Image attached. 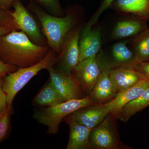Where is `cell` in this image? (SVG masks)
<instances>
[{
    "instance_id": "3957f363",
    "label": "cell",
    "mask_w": 149,
    "mask_h": 149,
    "mask_svg": "<svg viewBox=\"0 0 149 149\" xmlns=\"http://www.w3.org/2000/svg\"><path fill=\"white\" fill-rule=\"evenodd\" d=\"M33 11L41 22L48 46L58 54L68 33L76 27V18L71 14L63 17L52 16L37 8Z\"/></svg>"
},
{
    "instance_id": "d6986e66",
    "label": "cell",
    "mask_w": 149,
    "mask_h": 149,
    "mask_svg": "<svg viewBox=\"0 0 149 149\" xmlns=\"http://www.w3.org/2000/svg\"><path fill=\"white\" fill-rule=\"evenodd\" d=\"M65 101L52 82L47 83L41 88L32 101V105L47 107L56 105Z\"/></svg>"
},
{
    "instance_id": "ffe728a7",
    "label": "cell",
    "mask_w": 149,
    "mask_h": 149,
    "mask_svg": "<svg viewBox=\"0 0 149 149\" xmlns=\"http://www.w3.org/2000/svg\"><path fill=\"white\" fill-rule=\"evenodd\" d=\"M128 45L133 52L137 62L149 61V28L128 40Z\"/></svg>"
},
{
    "instance_id": "4dcf8cb0",
    "label": "cell",
    "mask_w": 149,
    "mask_h": 149,
    "mask_svg": "<svg viewBox=\"0 0 149 149\" xmlns=\"http://www.w3.org/2000/svg\"></svg>"
},
{
    "instance_id": "5bb4252c",
    "label": "cell",
    "mask_w": 149,
    "mask_h": 149,
    "mask_svg": "<svg viewBox=\"0 0 149 149\" xmlns=\"http://www.w3.org/2000/svg\"><path fill=\"white\" fill-rule=\"evenodd\" d=\"M149 87L148 80L142 79L135 85L118 93L112 100L105 103L109 113L116 116L125 105L139 97Z\"/></svg>"
},
{
    "instance_id": "83f0119b",
    "label": "cell",
    "mask_w": 149,
    "mask_h": 149,
    "mask_svg": "<svg viewBox=\"0 0 149 149\" xmlns=\"http://www.w3.org/2000/svg\"><path fill=\"white\" fill-rule=\"evenodd\" d=\"M3 77H0V115L7 109L8 106L6 95L2 89Z\"/></svg>"
},
{
    "instance_id": "4316f807",
    "label": "cell",
    "mask_w": 149,
    "mask_h": 149,
    "mask_svg": "<svg viewBox=\"0 0 149 149\" xmlns=\"http://www.w3.org/2000/svg\"><path fill=\"white\" fill-rule=\"evenodd\" d=\"M18 68L15 65L4 62L0 59V77H3L7 74L15 72Z\"/></svg>"
},
{
    "instance_id": "6da1fadb",
    "label": "cell",
    "mask_w": 149,
    "mask_h": 149,
    "mask_svg": "<svg viewBox=\"0 0 149 149\" xmlns=\"http://www.w3.org/2000/svg\"><path fill=\"white\" fill-rule=\"evenodd\" d=\"M49 49V46L35 44L21 30H12L0 38V59L18 68L37 64L45 58Z\"/></svg>"
},
{
    "instance_id": "8992f818",
    "label": "cell",
    "mask_w": 149,
    "mask_h": 149,
    "mask_svg": "<svg viewBox=\"0 0 149 149\" xmlns=\"http://www.w3.org/2000/svg\"><path fill=\"white\" fill-rule=\"evenodd\" d=\"M81 25L76 26L67 35L62 45L60 52L57 57L55 68L67 74L73 73L79 63V40Z\"/></svg>"
},
{
    "instance_id": "ba28073f",
    "label": "cell",
    "mask_w": 149,
    "mask_h": 149,
    "mask_svg": "<svg viewBox=\"0 0 149 149\" xmlns=\"http://www.w3.org/2000/svg\"><path fill=\"white\" fill-rule=\"evenodd\" d=\"M47 70L49 74L50 80L65 101L85 97L73 73L65 74L54 66L49 67Z\"/></svg>"
},
{
    "instance_id": "277c9868",
    "label": "cell",
    "mask_w": 149,
    "mask_h": 149,
    "mask_svg": "<svg viewBox=\"0 0 149 149\" xmlns=\"http://www.w3.org/2000/svg\"><path fill=\"white\" fill-rule=\"evenodd\" d=\"M96 104L89 95L83 98L69 100L50 107L36 111L33 117L40 124L47 127L50 135L57 133L61 123L67 116L84 107Z\"/></svg>"
},
{
    "instance_id": "8fae6325",
    "label": "cell",
    "mask_w": 149,
    "mask_h": 149,
    "mask_svg": "<svg viewBox=\"0 0 149 149\" xmlns=\"http://www.w3.org/2000/svg\"><path fill=\"white\" fill-rule=\"evenodd\" d=\"M14 10L11 15L18 26L19 29L24 32L32 42L41 46L45 42L38 24L22 3L15 0L13 4Z\"/></svg>"
},
{
    "instance_id": "2e32d148",
    "label": "cell",
    "mask_w": 149,
    "mask_h": 149,
    "mask_svg": "<svg viewBox=\"0 0 149 149\" xmlns=\"http://www.w3.org/2000/svg\"><path fill=\"white\" fill-rule=\"evenodd\" d=\"M117 95L108 72L103 69L89 95L96 104H105L111 101Z\"/></svg>"
},
{
    "instance_id": "f1b7e54d",
    "label": "cell",
    "mask_w": 149,
    "mask_h": 149,
    "mask_svg": "<svg viewBox=\"0 0 149 149\" xmlns=\"http://www.w3.org/2000/svg\"><path fill=\"white\" fill-rule=\"evenodd\" d=\"M15 0H0V9L8 10L10 6Z\"/></svg>"
},
{
    "instance_id": "30bf717a",
    "label": "cell",
    "mask_w": 149,
    "mask_h": 149,
    "mask_svg": "<svg viewBox=\"0 0 149 149\" xmlns=\"http://www.w3.org/2000/svg\"><path fill=\"white\" fill-rule=\"evenodd\" d=\"M102 70L97 56L80 62L74 68L73 74L85 97L92 92Z\"/></svg>"
},
{
    "instance_id": "5b68a950",
    "label": "cell",
    "mask_w": 149,
    "mask_h": 149,
    "mask_svg": "<svg viewBox=\"0 0 149 149\" xmlns=\"http://www.w3.org/2000/svg\"><path fill=\"white\" fill-rule=\"evenodd\" d=\"M116 116L109 113L101 123L91 130L90 149H126L120 142L116 124Z\"/></svg>"
},
{
    "instance_id": "7a4b0ae2",
    "label": "cell",
    "mask_w": 149,
    "mask_h": 149,
    "mask_svg": "<svg viewBox=\"0 0 149 149\" xmlns=\"http://www.w3.org/2000/svg\"><path fill=\"white\" fill-rule=\"evenodd\" d=\"M50 49L47 54L37 64L28 67L18 68L15 72L3 77L2 89L6 95L8 107H13L14 99L18 92L41 70L54 66L57 56Z\"/></svg>"
},
{
    "instance_id": "44dd1931",
    "label": "cell",
    "mask_w": 149,
    "mask_h": 149,
    "mask_svg": "<svg viewBox=\"0 0 149 149\" xmlns=\"http://www.w3.org/2000/svg\"><path fill=\"white\" fill-rule=\"evenodd\" d=\"M148 107H149V87L139 97L125 105L116 114V118L126 123L131 116Z\"/></svg>"
},
{
    "instance_id": "9a60e30c",
    "label": "cell",
    "mask_w": 149,
    "mask_h": 149,
    "mask_svg": "<svg viewBox=\"0 0 149 149\" xmlns=\"http://www.w3.org/2000/svg\"><path fill=\"white\" fill-rule=\"evenodd\" d=\"M72 113L78 122L93 129L103 120L109 112L105 104H97L84 107Z\"/></svg>"
},
{
    "instance_id": "ac0fdd59",
    "label": "cell",
    "mask_w": 149,
    "mask_h": 149,
    "mask_svg": "<svg viewBox=\"0 0 149 149\" xmlns=\"http://www.w3.org/2000/svg\"><path fill=\"white\" fill-rule=\"evenodd\" d=\"M122 15H131L149 19V0H115L110 8Z\"/></svg>"
},
{
    "instance_id": "4fadbf2b",
    "label": "cell",
    "mask_w": 149,
    "mask_h": 149,
    "mask_svg": "<svg viewBox=\"0 0 149 149\" xmlns=\"http://www.w3.org/2000/svg\"><path fill=\"white\" fill-rule=\"evenodd\" d=\"M69 126V140L66 149H90L89 138L92 129L78 122L72 113L64 118Z\"/></svg>"
},
{
    "instance_id": "cb8c5ba5",
    "label": "cell",
    "mask_w": 149,
    "mask_h": 149,
    "mask_svg": "<svg viewBox=\"0 0 149 149\" xmlns=\"http://www.w3.org/2000/svg\"><path fill=\"white\" fill-rule=\"evenodd\" d=\"M0 25L9 27L13 30H19L9 10L0 9Z\"/></svg>"
},
{
    "instance_id": "7c38bea8",
    "label": "cell",
    "mask_w": 149,
    "mask_h": 149,
    "mask_svg": "<svg viewBox=\"0 0 149 149\" xmlns=\"http://www.w3.org/2000/svg\"><path fill=\"white\" fill-rule=\"evenodd\" d=\"M102 28L100 26L93 27L87 32L81 31L79 40V63L97 56L102 49Z\"/></svg>"
},
{
    "instance_id": "603a6c76",
    "label": "cell",
    "mask_w": 149,
    "mask_h": 149,
    "mask_svg": "<svg viewBox=\"0 0 149 149\" xmlns=\"http://www.w3.org/2000/svg\"><path fill=\"white\" fill-rule=\"evenodd\" d=\"M115 1V0H101L100 4L98 8L97 9L90 20L86 23L85 26L83 27L81 31L83 32H87L94 27L97 22L102 13L107 9L110 8L113 3Z\"/></svg>"
},
{
    "instance_id": "484cf974",
    "label": "cell",
    "mask_w": 149,
    "mask_h": 149,
    "mask_svg": "<svg viewBox=\"0 0 149 149\" xmlns=\"http://www.w3.org/2000/svg\"><path fill=\"white\" fill-rule=\"evenodd\" d=\"M133 68L140 73L143 79L149 81V61L137 62Z\"/></svg>"
},
{
    "instance_id": "9c48e42d",
    "label": "cell",
    "mask_w": 149,
    "mask_h": 149,
    "mask_svg": "<svg viewBox=\"0 0 149 149\" xmlns=\"http://www.w3.org/2000/svg\"><path fill=\"white\" fill-rule=\"evenodd\" d=\"M122 15L115 22L110 29V40H130L148 28L146 20L135 15Z\"/></svg>"
},
{
    "instance_id": "e0dca14e",
    "label": "cell",
    "mask_w": 149,
    "mask_h": 149,
    "mask_svg": "<svg viewBox=\"0 0 149 149\" xmlns=\"http://www.w3.org/2000/svg\"><path fill=\"white\" fill-rule=\"evenodd\" d=\"M117 95L143 79L134 68H120L107 70Z\"/></svg>"
},
{
    "instance_id": "d4e9b609",
    "label": "cell",
    "mask_w": 149,
    "mask_h": 149,
    "mask_svg": "<svg viewBox=\"0 0 149 149\" xmlns=\"http://www.w3.org/2000/svg\"><path fill=\"white\" fill-rule=\"evenodd\" d=\"M51 13L56 15H61L62 10L59 0H37Z\"/></svg>"
},
{
    "instance_id": "7402d4cb",
    "label": "cell",
    "mask_w": 149,
    "mask_h": 149,
    "mask_svg": "<svg viewBox=\"0 0 149 149\" xmlns=\"http://www.w3.org/2000/svg\"><path fill=\"white\" fill-rule=\"evenodd\" d=\"M13 107L7 109L0 115V143L4 141L9 135L10 131V117Z\"/></svg>"
},
{
    "instance_id": "52a82bcc",
    "label": "cell",
    "mask_w": 149,
    "mask_h": 149,
    "mask_svg": "<svg viewBox=\"0 0 149 149\" xmlns=\"http://www.w3.org/2000/svg\"><path fill=\"white\" fill-rule=\"evenodd\" d=\"M128 40L118 41L112 45L108 51L101 50L97 56L103 69L133 68L137 62L133 52L128 45Z\"/></svg>"
},
{
    "instance_id": "f546056e",
    "label": "cell",
    "mask_w": 149,
    "mask_h": 149,
    "mask_svg": "<svg viewBox=\"0 0 149 149\" xmlns=\"http://www.w3.org/2000/svg\"><path fill=\"white\" fill-rule=\"evenodd\" d=\"M12 30V29H11L9 27L0 25V38L3 37V36H4V35H7V34H8Z\"/></svg>"
}]
</instances>
